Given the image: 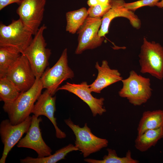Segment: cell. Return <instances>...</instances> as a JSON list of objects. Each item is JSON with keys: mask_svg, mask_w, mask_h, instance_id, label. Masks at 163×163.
Returning a JSON list of instances; mask_svg holds the SVG:
<instances>
[{"mask_svg": "<svg viewBox=\"0 0 163 163\" xmlns=\"http://www.w3.org/2000/svg\"><path fill=\"white\" fill-rule=\"evenodd\" d=\"M43 89L40 78H36L35 83L30 89L21 92L12 103L4 104L3 109L7 113L12 124H19L30 116Z\"/></svg>", "mask_w": 163, "mask_h": 163, "instance_id": "cell-1", "label": "cell"}, {"mask_svg": "<svg viewBox=\"0 0 163 163\" xmlns=\"http://www.w3.org/2000/svg\"><path fill=\"white\" fill-rule=\"evenodd\" d=\"M123 86L118 92L119 96L126 98L134 106H139L145 103L152 94L149 78L138 74L135 71L129 72L126 78L121 81Z\"/></svg>", "mask_w": 163, "mask_h": 163, "instance_id": "cell-2", "label": "cell"}, {"mask_svg": "<svg viewBox=\"0 0 163 163\" xmlns=\"http://www.w3.org/2000/svg\"><path fill=\"white\" fill-rule=\"evenodd\" d=\"M45 24L40 26L32 40L22 54L29 61L36 78H40L49 65L51 50L46 48L47 43L43 36L46 29Z\"/></svg>", "mask_w": 163, "mask_h": 163, "instance_id": "cell-3", "label": "cell"}, {"mask_svg": "<svg viewBox=\"0 0 163 163\" xmlns=\"http://www.w3.org/2000/svg\"><path fill=\"white\" fill-rule=\"evenodd\" d=\"M139 57L141 73L163 79V47L160 44L149 42L144 37Z\"/></svg>", "mask_w": 163, "mask_h": 163, "instance_id": "cell-4", "label": "cell"}, {"mask_svg": "<svg viewBox=\"0 0 163 163\" xmlns=\"http://www.w3.org/2000/svg\"><path fill=\"white\" fill-rule=\"evenodd\" d=\"M33 35L19 19L12 20L8 25L1 23L0 46L14 47L22 54L32 40Z\"/></svg>", "mask_w": 163, "mask_h": 163, "instance_id": "cell-5", "label": "cell"}, {"mask_svg": "<svg viewBox=\"0 0 163 163\" xmlns=\"http://www.w3.org/2000/svg\"><path fill=\"white\" fill-rule=\"evenodd\" d=\"M74 73L68 65L67 49L64 50L59 58L51 68H46L40 77L43 88L53 96L64 81L72 79Z\"/></svg>", "mask_w": 163, "mask_h": 163, "instance_id": "cell-6", "label": "cell"}, {"mask_svg": "<svg viewBox=\"0 0 163 163\" xmlns=\"http://www.w3.org/2000/svg\"><path fill=\"white\" fill-rule=\"evenodd\" d=\"M64 121L74 133L75 136V146L81 152L84 158L108 146V140L93 134L87 123L81 127L75 124L70 118L65 120Z\"/></svg>", "mask_w": 163, "mask_h": 163, "instance_id": "cell-7", "label": "cell"}, {"mask_svg": "<svg viewBox=\"0 0 163 163\" xmlns=\"http://www.w3.org/2000/svg\"><path fill=\"white\" fill-rule=\"evenodd\" d=\"M46 1V0H22L17 9L19 19L34 35L40 27Z\"/></svg>", "mask_w": 163, "mask_h": 163, "instance_id": "cell-8", "label": "cell"}, {"mask_svg": "<svg viewBox=\"0 0 163 163\" xmlns=\"http://www.w3.org/2000/svg\"><path fill=\"white\" fill-rule=\"evenodd\" d=\"M32 116H29L24 121L16 125H13L9 119L3 120L0 125V134L4 145L0 163H5L10 151L20 140L23 135L27 133L31 125Z\"/></svg>", "mask_w": 163, "mask_h": 163, "instance_id": "cell-9", "label": "cell"}, {"mask_svg": "<svg viewBox=\"0 0 163 163\" xmlns=\"http://www.w3.org/2000/svg\"><path fill=\"white\" fill-rule=\"evenodd\" d=\"M101 23L100 17L88 16L87 18L77 31L78 44L75 52L76 54H80L85 50L93 49L101 45L104 38L98 35Z\"/></svg>", "mask_w": 163, "mask_h": 163, "instance_id": "cell-10", "label": "cell"}, {"mask_svg": "<svg viewBox=\"0 0 163 163\" xmlns=\"http://www.w3.org/2000/svg\"><path fill=\"white\" fill-rule=\"evenodd\" d=\"M6 77L21 92L30 89L36 78L29 61L22 54L9 69Z\"/></svg>", "mask_w": 163, "mask_h": 163, "instance_id": "cell-11", "label": "cell"}, {"mask_svg": "<svg viewBox=\"0 0 163 163\" xmlns=\"http://www.w3.org/2000/svg\"><path fill=\"white\" fill-rule=\"evenodd\" d=\"M32 118L31 125L26 135L20 140L17 146L34 150L37 154L38 158L49 156L51 155L52 151L43 140L40 127L42 119L34 114Z\"/></svg>", "mask_w": 163, "mask_h": 163, "instance_id": "cell-12", "label": "cell"}, {"mask_svg": "<svg viewBox=\"0 0 163 163\" xmlns=\"http://www.w3.org/2000/svg\"><path fill=\"white\" fill-rule=\"evenodd\" d=\"M59 90L68 91L80 98L88 106L94 117L98 114L101 115L106 111L104 107V98L94 97L91 94L89 85L86 82L78 84L67 82L58 88L57 91Z\"/></svg>", "mask_w": 163, "mask_h": 163, "instance_id": "cell-13", "label": "cell"}, {"mask_svg": "<svg viewBox=\"0 0 163 163\" xmlns=\"http://www.w3.org/2000/svg\"><path fill=\"white\" fill-rule=\"evenodd\" d=\"M123 0H112L111 8L103 16L100 29L98 32L100 37H104L108 33L109 27L111 21L117 17H122L127 18L134 28H140L141 21L133 11L126 8Z\"/></svg>", "mask_w": 163, "mask_h": 163, "instance_id": "cell-14", "label": "cell"}, {"mask_svg": "<svg viewBox=\"0 0 163 163\" xmlns=\"http://www.w3.org/2000/svg\"><path fill=\"white\" fill-rule=\"evenodd\" d=\"M56 96H53L46 89L41 94L35 104L31 113L38 117L43 115L51 121L56 130V137L59 139L66 138V135L58 127L56 118L54 117L56 111Z\"/></svg>", "mask_w": 163, "mask_h": 163, "instance_id": "cell-15", "label": "cell"}, {"mask_svg": "<svg viewBox=\"0 0 163 163\" xmlns=\"http://www.w3.org/2000/svg\"><path fill=\"white\" fill-rule=\"evenodd\" d=\"M95 68L98 71L97 78L94 81L89 85L92 92L100 93L104 88L115 83L121 81L123 79L118 70L111 69L108 62L103 60L100 66L98 62L95 65Z\"/></svg>", "mask_w": 163, "mask_h": 163, "instance_id": "cell-16", "label": "cell"}, {"mask_svg": "<svg viewBox=\"0 0 163 163\" xmlns=\"http://www.w3.org/2000/svg\"><path fill=\"white\" fill-rule=\"evenodd\" d=\"M163 126V110L145 111L142 113L137 128V135L146 131Z\"/></svg>", "mask_w": 163, "mask_h": 163, "instance_id": "cell-17", "label": "cell"}, {"mask_svg": "<svg viewBox=\"0 0 163 163\" xmlns=\"http://www.w3.org/2000/svg\"><path fill=\"white\" fill-rule=\"evenodd\" d=\"M163 138V126L149 129L137 135L135 141V146L139 151L144 152L154 146L158 142Z\"/></svg>", "mask_w": 163, "mask_h": 163, "instance_id": "cell-18", "label": "cell"}, {"mask_svg": "<svg viewBox=\"0 0 163 163\" xmlns=\"http://www.w3.org/2000/svg\"><path fill=\"white\" fill-rule=\"evenodd\" d=\"M21 54L14 47L0 46V78L6 76L9 69Z\"/></svg>", "mask_w": 163, "mask_h": 163, "instance_id": "cell-19", "label": "cell"}, {"mask_svg": "<svg viewBox=\"0 0 163 163\" xmlns=\"http://www.w3.org/2000/svg\"><path fill=\"white\" fill-rule=\"evenodd\" d=\"M78 150L75 146L70 144L56 151L53 155L42 157L34 158L28 156L20 159L21 163H56L59 161L65 159L66 156L70 152Z\"/></svg>", "mask_w": 163, "mask_h": 163, "instance_id": "cell-20", "label": "cell"}, {"mask_svg": "<svg viewBox=\"0 0 163 163\" xmlns=\"http://www.w3.org/2000/svg\"><path fill=\"white\" fill-rule=\"evenodd\" d=\"M88 16L87 10L85 7L68 12L66 14V31L72 34H75Z\"/></svg>", "mask_w": 163, "mask_h": 163, "instance_id": "cell-21", "label": "cell"}, {"mask_svg": "<svg viewBox=\"0 0 163 163\" xmlns=\"http://www.w3.org/2000/svg\"><path fill=\"white\" fill-rule=\"evenodd\" d=\"M21 92L6 77L0 78V100L7 104L13 102Z\"/></svg>", "mask_w": 163, "mask_h": 163, "instance_id": "cell-22", "label": "cell"}, {"mask_svg": "<svg viewBox=\"0 0 163 163\" xmlns=\"http://www.w3.org/2000/svg\"><path fill=\"white\" fill-rule=\"evenodd\" d=\"M107 150V154L105 155L102 160L86 158L84 160L89 163H138L139 162L138 160L132 158L131 152L130 150L126 152L125 156L122 157L117 156L114 149L108 148Z\"/></svg>", "mask_w": 163, "mask_h": 163, "instance_id": "cell-23", "label": "cell"}, {"mask_svg": "<svg viewBox=\"0 0 163 163\" xmlns=\"http://www.w3.org/2000/svg\"><path fill=\"white\" fill-rule=\"evenodd\" d=\"M110 4L104 5L100 4L90 7L87 10L88 16L96 18L103 17L111 8Z\"/></svg>", "mask_w": 163, "mask_h": 163, "instance_id": "cell-24", "label": "cell"}, {"mask_svg": "<svg viewBox=\"0 0 163 163\" xmlns=\"http://www.w3.org/2000/svg\"><path fill=\"white\" fill-rule=\"evenodd\" d=\"M159 0H140L134 2L126 3L124 6L127 9L132 11L142 7L145 6H153Z\"/></svg>", "mask_w": 163, "mask_h": 163, "instance_id": "cell-25", "label": "cell"}, {"mask_svg": "<svg viewBox=\"0 0 163 163\" xmlns=\"http://www.w3.org/2000/svg\"><path fill=\"white\" fill-rule=\"evenodd\" d=\"M22 1V0H0V10L13 3H16L18 5Z\"/></svg>", "mask_w": 163, "mask_h": 163, "instance_id": "cell-26", "label": "cell"}, {"mask_svg": "<svg viewBox=\"0 0 163 163\" xmlns=\"http://www.w3.org/2000/svg\"><path fill=\"white\" fill-rule=\"evenodd\" d=\"M99 4L97 0H88L87 4L90 7L95 6Z\"/></svg>", "mask_w": 163, "mask_h": 163, "instance_id": "cell-27", "label": "cell"}, {"mask_svg": "<svg viewBox=\"0 0 163 163\" xmlns=\"http://www.w3.org/2000/svg\"><path fill=\"white\" fill-rule=\"evenodd\" d=\"M99 4L104 5H109L111 3L112 0H97Z\"/></svg>", "mask_w": 163, "mask_h": 163, "instance_id": "cell-28", "label": "cell"}, {"mask_svg": "<svg viewBox=\"0 0 163 163\" xmlns=\"http://www.w3.org/2000/svg\"><path fill=\"white\" fill-rule=\"evenodd\" d=\"M155 6L159 8H163V0H161V1L158 2L156 4Z\"/></svg>", "mask_w": 163, "mask_h": 163, "instance_id": "cell-29", "label": "cell"}]
</instances>
